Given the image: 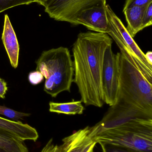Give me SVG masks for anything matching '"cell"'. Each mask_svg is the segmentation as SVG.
Here are the masks:
<instances>
[{
	"label": "cell",
	"instance_id": "6da1fadb",
	"mask_svg": "<svg viewBox=\"0 0 152 152\" xmlns=\"http://www.w3.org/2000/svg\"><path fill=\"white\" fill-rule=\"evenodd\" d=\"M112 43L108 34L87 32L79 33L73 44V82L86 106H103L104 60L106 49Z\"/></svg>",
	"mask_w": 152,
	"mask_h": 152
},
{
	"label": "cell",
	"instance_id": "7a4b0ae2",
	"mask_svg": "<svg viewBox=\"0 0 152 152\" xmlns=\"http://www.w3.org/2000/svg\"><path fill=\"white\" fill-rule=\"evenodd\" d=\"M119 90L117 104L152 118V84L121 53L116 54Z\"/></svg>",
	"mask_w": 152,
	"mask_h": 152
},
{
	"label": "cell",
	"instance_id": "3957f363",
	"mask_svg": "<svg viewBox=\"0 0 152 152\" xmlns=\"http://www.w3.org/2000/svg\"><path fill=\"white\" fill-rule=\"evenodd\" d=\"M36 64V70L45 78V92L52 97L64 91L70 92L74 67L68 48L59 47L44 51Z\"/></svg>",
	"mask_w": 152,
	"mask_h": 152
},
{
	"label": "cell",
	"instance_id": "277c9868",
	"mask_svg": "<svg viewBox=\"0 0 152 152\" xmlns=\"http://www.w3.org/2000/svg\"><path fill=\"white\" fill-rule=\"evenodd\" d=\"M96 143H108L152 152V119H136L101 132L93 137Z\"/></svg>",
	"mask_w": 152,
	"mask_h": 152
},
{
	"label": "cell",
	"instance_id": "5b68a950",
	"mask_svg": "<svg viewBox=\"0 0 152 152\" xmlns=\"http://www.w3.org/2000/svg\"><path fill=\"white\" fill-rule=\"evenodd\" d=\"M109 32L108 34L115 41L123 54L131 64L152 84V66L145 60V53L129 34L121 20L109 4L105 6Z\"/></svg>",
	"mask_w": 152,
	"mask_h": 152
},
{
	"label": "cell",
	"instance_id": "8992f818",
	"mask_svg": "<svg viewBox=\"0 0 152 152\" xmlns=\"http://www.w3.org/2000/svg\"><path fill=\"white\" fill-rule=\"evenodd\" d=\"M106 5V0H48L44 7L52 18L75 25V20L83 11Z\"/></svg>",
	"mask_w": 152,
	"mask_h": 152
},
{
	"label": "cell",
	"instance_id": "52a82bcc",
	"mask_svg": "<svg viewBox=\"0 0 152 152\" xmlns=\"http://www.w3.org/2000/svg\"><path fill=\"white\" fill-rule=\"evenodd\" d=\"M103 89L104 102L110 107L117 104L119 81L116 54L112 50V45L105 51L103 68Z\"/></svg>",
	"mask_w": 152,
	"mask_h": 152
},
{
	"label": "cell",
	"instance_id": "ba28073f",
	"mask_svg": "<svg viewBox=\"0 0 152 152\" xmlns=\"http://www.w3.org/2000/svg\"><path fill=\"white\" fill-rule=\"evenodd\" d=\"M136 119H151L129 107L117 104L111 106L103 118L93 126L89 127L88 135L93 138L101 132Z\"/></svg>",
	"mask_w": 152,
	"mask_h": 152
},
{
	"label": "cell",
	"instance_id": "9c48e42d",
	"mask_svg": "<svg viewBox=\"0 0 152 152\" xmlns=\"http://www.w3.org/2000/svg\"><path fill=\"white\" fill-rule=\"evenodd\" d=\"M82 25L97 33L109 34V22L105 7L98 6L83 11L75 20V25Z\"/></svg>",
	"mask_w": 152,
	"mask_h": 152
},
{
	"label": "cell",
	"instance_id": "30bf717a",
	"mask_svg": "<svg viewBox=\"0 0 152 152\" xmlns=\"http://www.w3.org/2000/svg\"><path fill=\"white\" fill-rule=\"evenodd\" d=\"M0 131L9 134L25 141L36 142L38 139V133L35 129L27 124L14 121L0 117Z\"/></svg>",
	"mask_w": 152,
	"mask_h": 152
},
{
	"label": "cell",
	"instance_id": "8fae6325",
	"mask_svg": "<svg viewBox=\"0 0 152 152\" xmlns=\"http://www.w3.org/2000/svg\"><path fill=\"white\" fill-rule=\"evenodd\" d=\"M2 40L12 66L16 69L18 64L19 45L9 16L4 15Z\"/></svg>",
	"mask_w": 152,
	"mask_h": 152
},
{
	"label": "cell",
	"instance_id": "7c38bea8",
	"mask_svg": "<svg viewBox=\"0 0 152 152\" xmlns=\"http://www.w3.org/2000/svg\"><path fill=\"white\" fill-rule=\"evenodd\" d=\"M145 7L134 6L123 10L128 25L126 28L133 38L142 30V23Z\"/></svg>",
	"mask_w": 152,
	"mask_h": 152
},
{
	"label": "cell",
	"instance_id": "4fadbf2b",
	"mask_svg": "<svg viewBox=\"0 0 152 152\" xmlns=\"http://www.w3.org/2000/svg\"><path fill=\"white\" fill-rule=\"evenodd\" d=\"M88 133L89 126L76 132V137L66 152H93L96 143Z\"/></svg>",
	"mask_w": 152,
	"mask_h": 152
},
{
	"label": "cell",
	"instance_id": "5bb4252c",
	"mask_svg": "<svg viewBox=\"0 0 152 152\" xmlns=\"http://www.w3.org/2000/svg\"><path fill=\"white\" fill-rule=\"evenodd\" d=\"M24 141L0 131V150L4 152H29Z\"/></svg>",
	"mask_w": 152,
	"mask_h": 152
},
{
	"label": "cell",
	"instance_id": "9a60e30c",
	"mask_svg": "<svg viewBox=\"0 0 152 152\" xmlns=\"http://www.w3.org/2000/svg\"><path fill=\"white\" fill-rule=\"evenodd\" d=\"M81 101H72L67 103H49V111L51 112L62 113L67 115L82 114L84 108Z\"/></svg>",
	"mask_w": 152,
	"mask_h": 152
},
{
	"label": "cell",
	"instance_id": "2e32d148",
	"mask_svg": "<svg viewBox=\"0 0 152 152\" xmlns=\"http://www.w3.org/2000/svg\"><path fill=\"white\" fill-rule=\"evenodd\" d=\"M76 136V132L71 135L65 137L62 140V143L60 145H54L52 138L50 139L41 152H66L70 145L73 142Z\"/></svg>",
	"mask_w": 152,
	"mask_h": 152
},
{
	"label": "cell",
	"instance_id": "e0dca14e",
	"mask_svg": "<svg viewBox=\"0 0 152 152\" xmlns=\"http://www.w3.org/2000/svg\"><path fill=\"white\" fill-rule=\"evenodd\" d=\"M0 115L5 116L15 121L19 119H21L24 117H29L30 114L29 113L20 112L5 106L0 105Z\"/></svg>",
	"mask_w": 152,
	"mask_h": 152
},
{
	"label": "cell",
	"instance_id": "ac0fdd59",
	"mask_svg": "<svg viewBox=\"0 0 152 152\" xmlns=\"http://www.w3.org/2000/svg\"><path fill=\"white\" fill-rule=\"evenodd\" d=\"M34 2H36L35 0H0V12L15 6Z\"/></svg>",
	"mask_w": 152,
	"mask_h": 152
},
{
	"label": "cell",
	"instance_id": "d6986e66",
	"mask_svg": "<svg viewBox=\"0 0 152 152\" xmlns=\"http://www.w3.org/2000/svg\"><path fill=\"white\" fill-rule=\"evenodd\" d=\"M103 152H144L132 148L108 143L100 144Z\"/></svg>",
	"mask_w": 152,
	"mask_h": 152
},
{
	"label": "cell",
	"instance_id": "ffe728a7",
	"mask_svg": "<svg viewBox=\"0 0 152 152\" xmlns=\"http://www.w3.org/2000/svg\"><path fill=\"white\" fill-rule=\"evenodd\" d=\"M152 25V2L147 4L145 8L143 16L142 30Z\"/></svg>",
	"mask_w": 152,
	"mask_h": 152
},
{
	"label": "cell",
	"instance_id": "44dd1931",
	"mask_svg": "<svg viewBox=\"0 0 152 152\" xmlns=\"http://www.w3.org/2000/svg\"><path fill=\"white\" fill-rule=\"evenodd\" d=\"M151 2L152 0H126L123 10L134 6L145 7Z\"/></svg>",
	"mask_w": 152,
	"mask_h": 152
},
{
	"label": "cell",
	"instance_id": "7402d4cb",
	"mask_svg": "<svg viewBox=\"0 0 152 152\" xmlns=\"http://www.w3.org/2000/svg\"><path fill=\"white\" fill-rule=\"evenodd\" d=\"M44 77L39 71L36 70L30 72L28 76V80L30 84L36 85L42 82Z\"/></svg>",
	"mask_w": 152,
	"mask_h": 152
},
{
	"label": "cell",
	"instance_id": "603a6c76",
	"mask_svg": "<svg viewBox=\"0 0 152 152\" xmlns=\"http://www.w3.org/2000/svg\"><path fill=\"white\" fill-rule=\"evenodd\" d=\"M8 90L7 83L4 80L0 78V98L4 99Z\"/></svg>",
	"mask_w": 152,
	"mask_h": 152
},
{
	"label": "cell",
	"instance_id": "cb8c5ba5",
	"mask_svg": "<svg viewBox=\"0 0 152 152\" xmlns=\"http://www.w3.org/2000/svg\"><path fill=\"white\" fill-rule=\"evenodd\" d=\"M145 58L147 62L152 66V52L151 51H148L145 54Z\"/></svg>",
	"mask_w": 152,
	"mask_h": 152
},
{
	"label": "cell",
	"instance_id": "d4e9b609",
	"mask_svg": "<svg viewBox=\"0 0 152 152\" xmlns=\"http://www.w3.org/2000/svg\"><path fill=\"white\" fill-rule=\"evenodd\" d=\"M48 0H35L36 2L44 6Z\"/></svg>",
	"mask_w": 152,
	"mask_h": 152
},
{
	"label": "cell",
	"instance_id": "484cf974",
	"mask_svg": "<svg viewBox=\"0 0 152 152\" xmlns=\"http://www.w3.org/2000/svg\"><path fill=\"white\" fill-rule=\"evenodd\" d=\"M0 152H4L3 151H1V150H0Z\"/></svg>",
	"mask_w": 152,
	"mask_h": 152
}]
</instances>
